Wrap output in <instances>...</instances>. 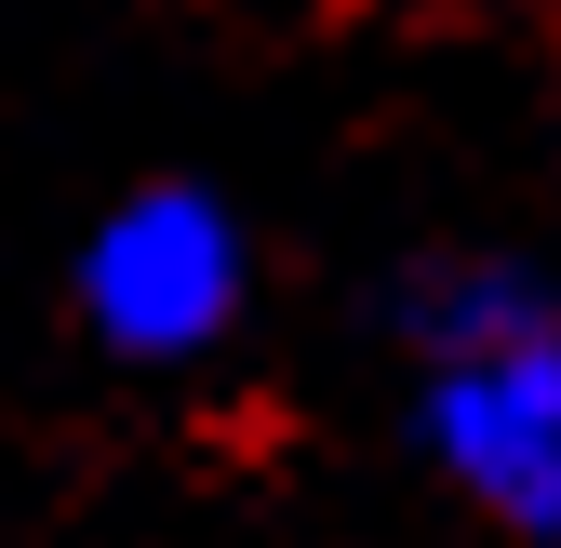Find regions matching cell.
<instances>
[{
  "label": "cell",
  "mask_w": 561,
  "mask_h": 548,
  "mask_svg": "<svg viewBox=\"0 0 561 548\" xmlns=\"http://www.w3.org/2000/svg\"><path fill=\"white\" fill-rule=\"evenodd\" d=\"M414 349H428V455L442 482L522 535V548H561V308L522 282V267L468 254L414 295Z\"/></svg>",
  "instance_id": "6da1fadb"
},
{
  "label": "cell",
  "mask_w": 561,
  "mask_h": 548,
  "mask_svg": "<svg viewBox=\"0 0 561 548\" xmlns=\"http://www.w3.org/2000/svg\"><path fill=\"white\" fill-rule=\"evenodd\" d=\"M254 295V241L215 187H134L81 241V321L121 362H201Z\"/></svg>",
  "instance_id": "7a4b0ae2"
}]
</instances>
